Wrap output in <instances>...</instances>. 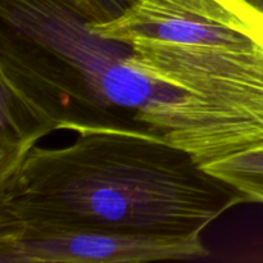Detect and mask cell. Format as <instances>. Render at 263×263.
<instances>
[{
  "label": "cell",
  "mask_w": 263,
  "mask_h": 263,
  "mask_svg": "<svg viewBox=\"0 0 263 263\" xmlns=\"http://www.w3.org/2000/svg\"><path fill=\"white\" fill-rule=\"evenodd\" d=\"M62 148H31L0 179V233L102 229L202 235L248 198L148 128L76 125Z\"/></svg>",
  "instance_id": "cell-1"
},
{
  "label": "cell",
  "mask_w": 263,
  "mask_h": 263,
  "mask_svg": "<svg viewBox=\"0 0 263 263\" xmlns=\"http://www.w3.org/2000/svg\"><path fill=\"white\" fill-rule=\"evenodd\" d=\"M89 23L199 100L247 148L263 143V10L249 0H128L113 20Z\"/></svg>",
  "instance_id": "cell-2"
},
{
  "label": "cell",
  "mask_w": 263,
  "mask_h": 263,
  "mask_svg": "<svg viewBox=\"0 0 263 263\" xmlns=\"http://www.w3.org/2000/svg\"><path fill=\"white\" fill-rule=\"evenodd\" d=\"M0 18L63 62L94 104L189 152L202 166L247 149L199 100L141 68L126 45L95 33L76 0H0Z\"/></svg>",
  "instance_id": "cell-3"
},
{
  "label": "cell",
  "mask_w": 263,
  "mask_h": 263,
  "mask_svg": "<svg viewBox=\"0 0 263 263\" xmlns=\"http://www.w3.org/2000/svg\"><path fill=\"white\" fill-rule=\"evenodd\" d=\"M0 179L41 138L76 125L118 122L91 102L80 80L50 51L2 26Z\"/></svg>",
  "instance_id": "cell-4"
},
{
  "label": "cell",
  "mask_w": 263,
  "mask_h": 263,
  "mask_svg": "<svg viewBox=\"0 0 263 263\" xmlns=\"http://www.w3.org/2000/svg\"><path fill=\"white\" fill-rule=\"evenodd\" d=\"M210 254L202 235L130 234L102 229L0 233L2 263H143Z\"/></svg>",
  "instance_id": "cell-5"
},
{
  "label": "cell",
  "mask_w": 263,
  "mask_h": 263,
  "mask_svg": "<svg viewBox=\"0 0 263 263\" xmlns=\"http://www.w3.org/2000/svg\"><path fill=\"white\" fill-rule=\"evenodd\" d=\"M203 167L236 187L249 202L263 203V143Z\"/></svg>",
  "instance_id": "cell-6"
},
{
  "label": "cell",
  "mask_w": 263,
  "mask_h": 263,
  "mask_svg": "<svg viewBox=\"0 0 263 263\" xmlns=\"http://www.w3.org/2000/svg\"><path fill=\"white\" fill-rule=\"evenodd\" d=\"M90 22H104L122 13L128 0H76Z\"/></svg>",
  "instance_id": "cell-7"
},
{
  "label": "cell",
  "mask_w": 263,
  "mask_h": 263,
  "mask_svg": "<svg viewBox=\"0 0 263 263\" xmlns=\"http://www.w3.org/2000/svg\"><path fill=\"white\" fill-rule=\"evenodd\" d=\"M249 2H251L252 4L256 5V7H258L259 9L263 10V0H249Z\"/></svg>",
  "instance_id": "cell-8"
}]
</instances>
